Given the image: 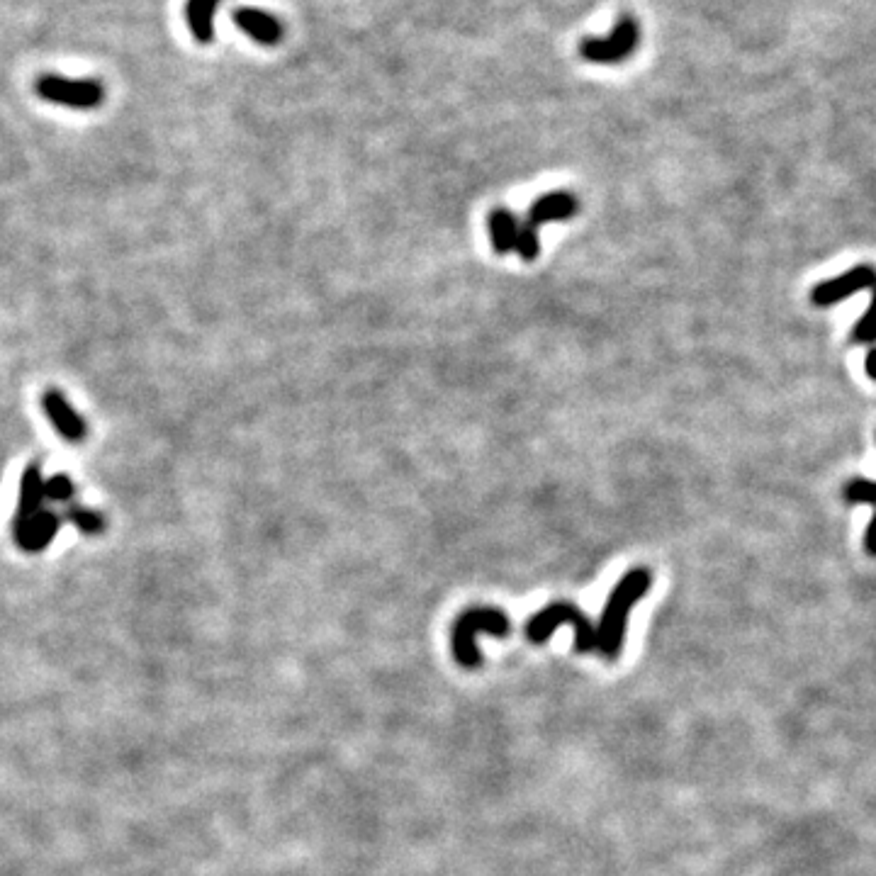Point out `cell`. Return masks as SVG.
Wrapping results in <instances>:
<instances>
[{
    "mask_svg": "<svg viewBox=\"0 0 876 876\" xmlns=\"http://www.w3.org/2000/svg\"><path fill=\"white\" fill-rule=\"evenodd\" d=\"M640 39V27L636 18L631 15H621L611 35L606 37H589L580 44L582 59L592 61V64H621L628 56L636 52Z\"/></svg>",
    "mask_w": 876,
    "mask_h": 876,
    "instance_id": "obj_6",
    "label": "cell"
},
{
    "mask_svg": "<svg viewBox=\"0 0 876 876\" xmlns=\"http://www.w3.org/2000/svg\"><path fill=\"white\" fill-rule=\"evenodd\" d=\"M222 0H188L185 3V20H188L190 35L200 44H210L215 39V13Z\"/></svg>",
    "mask_w": 876,
    "mask_h": 876,
    "instance_id": "obj_12",
    "label": "cell"
},
{
    "mask_svg": "<svg viewBox=\"0 0 876 876\" xmlns=\"http://www.w3.org/2000/svg\"><path fill=\"white\" fill-rule=\"evenodd\" d=\"M876 285V271L872 266H855L847 273L838 275V278H830L818 283L811 292V302L818 307H833L838 302L847 300L855 292H862Z\"/></svg>",
    "mask_w": 876,
    "mask_h": 876,
    "instance_id": "obj_7",
    "label": "cell"
},
{
    "mask_svg": "<svg viewBox=\"0 0 876 876\" xmlns=\"http://www.w3.org/2000/svg\"><path fill=\"white\" fill-rule=\"evenodd\" d=\"M577 198L567 190H555V193L541 195L531 205L526 222L519 227V237H516V251L524 261H536L538 256V227L548 222H563V219L575 217Z\"/></svg>",
    "mask_w": 876,
    "mask_h": 876,
    "instance_id": "obj_4",
    "label": "cell"
},
{
    "mask_svg": "<svg viewBox=\"0 0 876 876\" xmlns=\"http://www.w3.org/2000/svg\"><path fill=\"white\" fill-rule=\"evenodd\" d=\"M864 368H867V375L872 380H876V348L867 353V363H864Z\"/></svg>",
    "mask_w": 876,
    "mask_h": 876,
    "instance_id": "obj_19",
    "label": "cell"
},
{
    "mask_svg": "<svg viewBox=\"0 0 876 876\" xmlns=\"http://www.w3.org/2000/svg\"><path fill=\"white\" fill-rule=\"evenodd\" d=\"M234 22H237L241 32H246L251 39H256L258 44H266V47H273L283 39V25L266 10L239 8L234 13Z\"/></svg>",
    "mask_w": 876,
    "mask_h": 876,
    "instance_id": "obj_11",
    "label": "cell"
},
{
    "mask_svg": "<svg viewBox=\"0 0 876 876\" xmlns=\"http://www.w3.org/2000/svg\"><path fill=\"white\" fill-rule=\"evenodd\" d=\"M650 584H653L650 572L643 570V567H636V570L626 572L619 584L611 589L597 631V650L604 660L614 662L621 655L623 643H626L628 616H631V609L636 606L638 599L648 594Z\"/></svg>",
    "mask_w": 876,
    "mask_h": 876,
    "instance_id": "obj_1",
    "label": "cell"
},
{
    "mask_svg": "<svg viewBox=\"0 0 876 876\" xmlns=\"http://www.w3.org/2000/svg\"><path fill=\"white\" fill-rule=\"evenodd\" d=\"M35 91L47 103L71 110H93L103 103L105 91L91 78H66L59 73H44L37 78Z\"/></svg>",
    "mask_w": 876,
    "mask_h": 876,
    "instance_id": "obj_5",
    "label": "cell"
},
{
    "mask_svg": "<svg viewBox=\"0 0 876 876\" xmlns=\"http://www.w3.org/2000/svg\"><path fill=\"white\" fill-rule=\"evenodd\" d=\"M477 633H490L494 638L511 636V619L504 611L492 609V606H475V609L463 611L458 621L453 623L451 648L456 655L460 667L475 670L480 667L482 655L477 650Z\"/></svg>",
    "mask_w": 876,
    "mask_h": 876,
    "instance_id": "obj_2",
    "label": "cell"
},
{
    "mask_svg": "<svg viewBox=\"0 0 876 876\" xmlns=\"http://www.w3.org/2000/svg\"><path fill=\"white\" fill-rule=\"evenodd\" d=\"M61 524H64V516L56 514L52 509H42L35 519H30L25 526L15 529L13 538L18 543V548L25 550V553H42L54 541Z\"/></svg>",
    "mask_w": 876,
    "mask_h": 876,
    "instance_id": "obj_9",
    "label": "cell"
},
{
    "mask_svg": "<svg viewBox=\"0 0 876 876\" xmlns=\"http://www.w3.org/2000/svg\"><path fill=\"white\" fill-rule=\"evenodd\" d=\"M76 487H73L69 475H54L44 482V497L54 504H71Z\"/></svg>",
    "mask_w": 876,
    "mask_h": 876,
    "instance_id": "obj_17",
    "label": "cell"
},
{
    "mask_svg": "<svg viewBox=\"0 0 876 876\" xmlns=\"http://www.w3.org/2000/svg\"><path fill=\"white\" fill-rule=\"evenodd\" d=\"M487 224H490V239L497 254H509V251L516 249L519 224H516L514 212L504 210V207H494Z\"/></svg>",
    "mask_w": 876,
    "mask_h": 876,
    "instance_id": "obj_13",
    "label": "cell"
},
{
    "mask_svg": "<svg viewBox=\"0 0 876 876\" xmlns=\"http://www.w3.org/2000/svg\"><path fill=\"white\" fill-rule=\"evenodd\" d=\"M64 519L69 521L71 526H76L81 533H86V536H98V533L105 531V516L93 509L78 507V504H69Z\"/></svg>",
    "mask_w": 876,
    "mask_h": 876,
    "instance_id": "obj_14",
    "label": "cell"
},
{
    "mask_svg": "<svg viewBox=\"0 0 876 876\" xmlns=\"http://www.w3.org/2000/svg\"><path fill=\"white\" fill-rule=\"evenodd\" d=\"M842 497H845V502L850 504H872L876 509V482L864 480V477H855V480H850L845 485Z\"/></svg>",
    "mask_w": 876,
    "mask_h": 876,
    "instance_id": "obj_15",
    "label": "cell"
},
{
    "mask_svg": "<svg viewBox=\"0 0 876 876\" xmlns=\"http://www.w3.org/2000/svg\"><path fill=\"white\" fill-rule=\"evenodd\" d=\"M852 341L855 344H876V285L872 302H869V310L864 312V317L852 329Z\"/></svg>",
    "mask_w": 876,
    "mask_h": 876,
    "instance_id": "obj_16",
    "label": "cell"
},
{
    "mask_svg": "<svg viewBox=\"0 0 876 876\" xmlns=\"http://www.w3.org/2000/svg\"><path fill=\"white\" fill-rule=\"evenodd\" d=\"M42 409L47 414V419L52 421L56 434L64 438V441L81 443L88 436L86 421H83L81 414L71 407V402L59 390H54V387H49L42 395Z\"/></svg>",
    "mask_w": 876,
    "mask_h": 876,
    "instance_id": "obj_8",
    "label": "cell"
},
{
    "mask_svg": "<svg viewBox=\"0 0 876 876\" xmlns=\"http://www.w3.org/2000/svg\"><path fill=\"white\" fill-rule=\"evenodd\" d=\"M44 475H42V465L32 463L27 465L25 475H22L20 480V494H18V507H15L13 514V531L20 529V526H25L27 521L35 519L39 511L44 509Z\"/></svg>",
    "mask_w": 876,
    "mask_h": 876,
    "instance_id": "obj_10",
    "label": "cell"
},
{
    "mask_svg": "<svg viewBox=\"0 0 876 876\" xmlns=\"http://www.w3.org/2000/svg\"><path fill=\"white\" fill-rule=\"evenodd\" d=\"M575 628V648L577 653H592L597 650V628L582 614L572 602H553L538 614H533L524 626V636L531 643H546L558 628Z\"/></svg>",
    "mask_w": 876,
    "mask_h": 876,
    "instance_id": "obj_3",
    "label": "cell"
},
{
    "mask_svg": "<svg viewBox=\"0 0 876 876\" xmlns=\"http://www.w3.org/2000/svg\"><path fill=\"white\" fill-rule=\"evenodd\" d=\"M864 550L876 558V509H874L872 521H869V526H867V533H864Z\"/></svg>",
    "mask_w": 876,
    "mask_h": 876,
    "instance_id": "obj_18",
    "label": "cell"
}]
</instances>
